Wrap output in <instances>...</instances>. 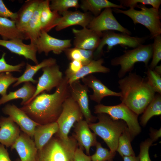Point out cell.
<instances>
[{
    "label": "cell",
    "instance_id": "19",
    "mask_svg": "<svg viewBox=\"0 0 161 161\" xmlns=\"http://www.w3.org/2000/svg\"><path fill=\"white\" fill-rule=\"evenodd\" d=\"M11 147L16 151L20 161H38V149L34 141L24 132L21 133Z\"/></svg>",
    "mask_w": 161,
    "mask_h": 161
},
{
    "label": "cell",
    "instance_id": "10",
    "mask_svg": "<svg viewBox=\"0 0 161 161\" xmlns=\"http://www.w3.org/2000/svg\"><path fill=\"white\" fill-rule=\"evenodd\" d=\"M87 27L97 33L102 34L107 31H117L131 35V32L123 27L114 16L112 8H106L98 16L94 17Z\"/></svg>",
    "mask_w": 161,
    "mask_h": 161
},
{
    "label": "cell",
    "instance_id": "37",
    "mask_svg": "<svg viewBox=\"0 0 161 161\" xmlns=\"http://www.w3.org/2000/svg\"><path fill=\"white\" fill-rule=\"evenodd\" d=\"M120 5L126 7L134 8L137 7V4L143 5H150L152 7L159 10L161 4L160 0H120Z\"/></svg>",
    "mask_w": 161,
    "mask_h": 161
},
{
    "label": "cell",
    "instance_id": "48",
    "mask_svg": "<svg viewBox=\"0 0 161 161\" xmlns=\"http://www.w3.org/2000/svg\"><path fill=\"white\" fill-rule=\"evenodd\" d=\"M123 161H139L138 157L135 156L124 157Z\"/></svg>",
    "mask_w": 161,
    "mask_h": 161
},
{
    "label": "cell",
    "instance_id": "24",
    "mask_svg": "<svg viewBox=\"0 0 161 161\" xmlns=\"http://www.w3.org/2000/svg\"><path fill=\"white\" fill-rule=\"evenodd\" d=\"M41 1L27 0L17 13V16L15 21L16 26L20 30L24 32Z\"/></svg>",
    "mask_w": 161,
    "mask_h": 161
},
{
    "label": "cell",
    "instance_id": "33",
    "mask_svg": "<svg viewBox=\"0 0 161 161\" xmlns=\"http://www.w3.org/2000/svg\"><path fill=\"white\" fill-rule=\"evenodd\" d=\"M50 1L49 4L50 9L57 11L60 14L67 11L70 7L77 8L80 6L78 0H52Z\"/></svg>",
    "mask_w": 161,
    "mask_h": 161
},
{
    "label": "cell",
    "instance_id": "1",
    "mask_svg": "<svg viewBox=\"0 0 161 161\" xmlns=\"http://www.w3.org/2000/svg\"><path fill=\"white\" fill-rule=\"evenodd\" d=\"M69 96L68 79L65 76L54 93L43 92L20 108L40 125L56 122L61 112L63 103Z\"/></svg>",
    "mask_w": 161,
    "mask_h": 161
},
{
    "label": "cell",
    "instance_id": "3",
    "mask_svg": "<svg viewBox=\"0 0 161 161\" xmlns=\"http://www.w3.org/2000/svg\"><path fill=\"white\" fill-rule=\"evenodd\" d=\"M78 147L73 135L64 140L55 134L41 150H38V161H75V154Z\"/></svg>",
    "mask_w": 161,
    "mask_h": 161
},
{
    "label": "cell",
    "instance_id": "32",
    "mask_svg": "<svg viewBox=\"0 0 161 161\" xmlns=\"http://www.w3.org/2000/svg\"><path fill=\"white\" fill-rule=\"evenodd\" d=\"M133 140L129 130L127 127L119 138L116 151L122 157L135 155L131 144V142Z\"/></svg>",
    "mask_w": 161,
    "mask_h": 161
},
{
    "label": "cell",
    "instance_id": "27",
    "mask_svg": "<svg viewBox=\"0 0 161 161\" xmlns=\"http://www.w3.org/2000/svg\"><path fill=\"white\" fill-rule=\"evenodd\" d=\"M36 87L30 82H24L23 85L16 91L10 92L0 98V105L12 100L21 98V105H24L34 95Z\"/></svg>",
    "mask_w": 161,
    "mask_h": 161
},
{
    "label": "cell",
    "instance_id": "23",
    "mask_svg": "<svg viewBox=\"0 0 161 161\" xmlns=\"http://www.w3.org/2000/svg\"><path fill=\"white\" fill-rule=\"evenodd\" d=\"M50 0H43L40 17L41 32H47L55 27L58 20L61 17L58 12L50 9Z\"/></svg>",
    "mask_w": 161,
    "mask_h": 161
},
{
    "label": "cell",
    "instance_id": "21",
    "mask_svg": "<svg viewBox=\"0 0 161 161\" xmlns=\"http://www.w3.org/2000/svg\"><path fill=\"white\" fill-rule=\"evenodd\" d=\"M19 127L9 117H0V143L11 147L20 136Z\"/></svg>",
    "mask_w": 161,
    "mask_h": 161
},
{
    "label": "cell",
    "instance_id": "20",
    "mask_svg": "<svg viewBox=\"0 0 161 161\" xmlns=\"http://www.w3.org/2000/svg\"><path fill=\"white\" fill-rule=\"evenodd\" d=\"M83 84L92 89V94L89 95L90 99L98 104L106 96H114L120 97L121 94L109 89L101 81L92 74L89 75L81 79Z\"/></svg>",
    "mask_w": 161,
    "mask_h": 161
},
{
    "label": "cell",
    "instance_id": "28",
    "mask_svg": "<svg viewBox=\"0 0 161 161\" xmlns=\"http://www.w3.org/2000/svg\"><path fill=\"white\" fill-rule=\"evenodd\" d=\"M0 35L4 40L28 39L25 34L17 27L15 21L5 18L0 17Z\"/></svg>",
    "mask_w": 161,
    "mask_h": 161
},
{
    "label": "cell",
    "instance_id": "25",
    "mask_svg": "<svg viewBox=\"0 0 161 161\" xmlns=\"http://www.w3.org/2000/svg\"><path fill=\"white\" fill-rule=\"evenodd\" d=\"M104 62V59L102 58L94 59L88 64L83 66L78 72L68 79L69 84L93 73L109 72L110 69L102 65Z\"/></svg>",
    "mask_w": 161,
    "mask_h": 161
},
{
    "label": "cell",
    "instance_id": "12",
    "mask_svg": "<svg viewBox=\"0 0 161 161\" xmlns=\"http://www.w3.org/2000/svg\"><path fill=\"white\" fill-rule=\"evenodd\" d=\"M69 90L70 96L78 104L85 120L88 124L95 123L97 117L92 114L89 108L88 87L78 80L69 84Z\"/></svg>",
    "mask_w": 161,
    "mask_h": 161
},
{
    "label": "cell",
    "instance_id": "35",
    "mask_svg": "<svg viewBox=\"0 0 161 161\" xmlns=\"http://www.w3.org/2000/svg\"><path fill=\"white\" fill-rule=\"evenodd\" d=\"M147 82L154 92L161 94V75L156 73L154 70L147 67L146 72Z\"/></svg>",
    "mask_w": 161,
    "mask_h": 161
},
{
    "label": "cell",
    "instance_id": "14",
    "mask_svg": "<svg viewBox=\"0 0 161 161\" xmlns=\"http://www.w3.org/2000/svg\"><path fill=\"white\" fill-rule=\"evenodd\" d=\"M35 45L38 53L44 52L46 55L51 51L60 54L72 45L71 40L56 38L44 31L41 32Z\"/></svg>",
    "mask_w": 161,
    "mask_h": 161
},
{
    "label": "cell",
    "instance_id": "13",
    "mask_svg": "<svg viewBox=\"0 0 161 161\" xmlns=\"http://www.w3.org/2000/svg\"><path fill=\"white\" fill-rule=\"evenodd\" d=\"M3 113L9 116L23 132L33 137L35 127L40 124L31 119L23 110L13 104H8L2 108Z\"/></svg>",
    "mask_w": 161,
    "mask_h": 161
},
{
    "label": "cell",
    "instance_id": "9",
    "mask_svg": "<svg viewBox=\"0 0 161 161\" xmlns=\"http://www.w3.org/2000/svg\"><path fill=\"white\" fill-rule=\"evenodd\" d=\"M83 118L78 104L69 96L63 103L61 112L56 122L58 131L56 134L62 139H68L72 127L76 123L83 120Z\"/></svg>",
    "mask_w": 161,
    "mask_h": 161
},
{
    "label": "cell",
    "instance_id": "8",
    "mask_svg": "<svg viewBox=\"0 0 161 161\" xmlns=\"http://www.w3.org/2000/svg\"><path fill=\"white\" fill-rule=\"evenodd\" d=\"M147 37H137L130 36L121 33H116L112 31H107L103 32L99 44L94 53V60L99 59L103 53V48L107 45V51L109 52L117 45L122 47L134 48L143 44Z\"/></svg>",
    "mask_w": 161,
    "mask_h": 161
},
{
    "label": "cell",
    "instance_id": "46",
    "mask_svg": "<svg viewBox=\"0 0 161 161\" xmlns=\"http://www.w3.org/2000/svg\"><path fill=\"white\" fill-rule=\"evenodd\" d=\"M0 161H12L10 158L9 153L4 146L0 143ZM15 161H20V160Z\"/></svg>",
    "mask_w": 161,
    "mask_h": 161
},
{
    "label": "cell",
    "instance_id": "29",
    "mask_svg": "<svg viewBox=\"0 0 161 161\" xmlns=\"http://www.w3.org/2000/svg\"><path fill=\"white\" fill-rule=\"evenodd\" d=\"M43 2V0H41L24 31L28 39L30 40V43L35 44L41 32L40 17Z\"/></svg>",
    "mask_w": 161,
    "mask_h": 161
},
{
    "label": "cell",
    "instance_id": "30",
    "mask_svg": "<svg viewBox=\"0 0 161 161\" xmlns=\"http://www.w3.org/2000/svg\"><path fill=\"white\" fill-rule=\"evenodd\" d=\"M80 5V7L85 12L89 10L95 17L98 16L101 10L104 8H126L120 5L116 4L107 0H82Z\"/></svg>",
    "mask_w": 161,
    "mask_h": 161
},
{
    "label": "cell",
    "instance_id": "43",
    "mask_svg": "<svg viewBox=\"0 0 161 161\" xmlns=\"http://www.w3.org/2000/svg\"><path fill=\"white\" fill-rule=\"evenodd\" d=\"M64 52L69 60L72 61H79L82 62V58L79 48L75 47L69 48L66 49Z\"/></svg>",
    "mask_w": 161,
    "mask_h": 161
},
{
    "label": "cell",
    "instance_id": "2",
    "mask_svg": "<svg viewBox=\"0 0 161 161\" xmlns=\"http://www.w3.org/2000/svg\"><path fill=\"white\" fill-rule=\"evenodd\" d=\"M121 103L138 115L143 113L155 95L146 79L130 72L118 81Z\"/></svg>",
    "mask_w": 161,
    "mask_h": 161
},
{
    "label": "cell",
    "instance_id": "11",
    "mask_svg": "<svg viewBox=\"0 0 161 161\" xmlns=\"http://www.w3.org/2000/svg\"><path fill=\"white\" fill-rule=\"evenodd\" d=\"M42 75L39 78L35 92L33 96L24 105L30 102L36 96L44 91L50 92L57 87L63 79V74L56 64L43 68Z\"/></svg>",
    "mask_w": 161,
    "mask_h": 161
},
{
    "label": "cell",
    "instance_id": "40",
    "mask_svg": "<svg viewBox=\"0 0 161 161\" xmlns=\"http://www.w3.org/2000/svg\"><path fill=\"white\" fill-rule=\"evenodd\" d=\"M153 143L151 139L148 138L140 143L138 156L139 161H152L149 157V149Z\"/></svg>",
    "mask_w": 161,
    "mask_h": 161
},
{
    "label": "cell",
    "instance_id": "15",
    "mask_svg": "<svg viewBox=\"0 0 161 161\" xmlns=\"http://www.w3.org/2000/svg\"><path fill=\"white\" fill-rule=\"evenodd\" d=\"M72 30L74 35L73 44L75 47L86 50H95L99 44L102 34L87 27L80 30L73 28Z\"/></svg>",
    "mask_w": 161,
    "mask_h": 161
},
{
    "label": "cell",
    "instance_id": "16",
    "mask_svg": "<svg viewBox=\"0 0 161 161\" xmlns=\"http://www.w3.org/2000/svg\"><path fill=\"white\" fill-rule=\"evenodd\" d=\"M0 46L3 47L10 52L24 56L27 59H30L35 64H38L36 53L37 52L35 44L24 43L23 40L14 38L9 40L0 39Z\"/></svg>",
    "mask_w": 161,
    "mask_h": 161
},
{
    "label": "cell",
    "instance_id": "39",
    "mask_svg": "<svg viewBox=\"0 0 161 161\" xmlns=\"http://www.w3.org/2000/svg\"><path fill=\"white\" fill-rule=\"evenodd\" d=\"M5 55L6 53L4 52L0 58V73L7 72H21V69L25 65V63L23 61L16 65H10L5 61Z\"/></svg>",
    "mask_w": 161,
    "mask_h": 161
},
{
    "label": "cell",
    "instance_id": "7",
    "mask_svg": "<svg viewBox=\"0 0 161 161\" xmlns=\"http://www.w3.org/2000/svg\"><path fill=\"white\" fill-rule=\"evenodd\" d=\"M94 112L97 114L105 113L114 119L125 122L133 140L141 132V128L138 121V115L122 103L112 106L98 104L94 107Z\"/></svg>",
    "mask_w": 161,
    "mask_h": 161
},
{
    "label": "cell",
    "instance_id": "34",
    "mask_svg": "<svg viewBox=\"0 0 161 161\" xmlns=\"http://www.w3.org/2000/svg\"><path fill=\"white\" fill-rule=\"evenodd\" d=\"M96 150L95 153L90 156L92 161H106L113 159L116 153L103 147L101 143L97 141L95 146Z\"/></svg>",
    "mask_w": 161,
    "mask_h": 161
},
{
    "label": "cell",
    "instance_id": "5",
    "mask_svg": "<svg viewBox=\"0 0 161 161\" xmlns=\"http://www.w3.org/2000/svg\"><path fill=\"white\" fill-rule=\"evenodd\" d=\"M152 54V44H143L132 49L124 51L123 55L112 59L111 64L114 66H120L117 75L120 79L127 73L131 72L135 64L138 62L144 63L147 68Z\"/></svg>",
    "mask_w": 161,
    "mask_h": 161
},
{
    "label": "cell",
    "instance_id": "22",
    "mask_svg": "<svg viewBox=\"0 0 161 161\" xmlns=\"http://www.w3.org/2000/svg\"><path fill=\"white\" fill-rule=\"evenodd\" d=\"M58 131V126L56 122L37 126L35 129L33 137L38 150H41Z\"/></svg>",
    "mask_w": 161,
    "mask_h": 161
},
{
    "label": "cell",
    "instance_id": "6",
    "mask_svg": "<svg viewBox=\"0 0 161 161\" xmlns=\"http://www.w3.org/2000/svg\"><path fill=\"white\" fill-rule=\"evenodd\" d=\"M137 7L140 10L130 8L127 10L114 8L112 9L116 13H122L129 18L134 24H140L144 26L149 31L150 37L153 38L161 34L160 15L159 10L153 7L148 8L145 5L139 4Z\"/></svg>",
    "mask_w": 161,
    "mask_h": 161
},
{
    "label": "cell",
    "instance_id": "38",
    "mask_svg": "<svg viewBox=\"0 0 161 161\" xmlns=\"http://www.w3.org/2000/svg\"><path fill=\"white\" fill-rule=\"evenodd\" d=\"M18 78L13 76L10 72L0 73V94L2 96L7 94V88L12 83L17 81Z\"/></svg>",
    "mask_w": 161,
    "mask_h": 161
},
{
    "label": "cell",
    "instance_id": "17",
    "mask_svg": "<svg viewBox=\"0 0 161 161\" xmlns=\"http://www.w3.org/2000/svg\"><path fill=\"white\" fill-rule=\"evenodd\" d=\"M58 20L55 29L59 31L68 27L79 25L83 28L87 27L94 17L89 12L83 13L79 11L67 10L61 13Z\"/></svg>",
    "mask_w": 161,
    "mask_h": 161
},
{
    "label": "cell",
    "instance_id": "47",
    "mask_svg": "<svg viewBox=\"0 0 161 161\" xmlns=\"http://www.w3.org/2000/svg\"><path fill=\"white\" fill-rule=\"evenodd\" d=\"M150 132V138L153 142L157 141L161 137V128L158 130L151 128Z\"/></svg>",
    "mask_w": 161,
    "mask_h": 161
},
{
    "label": "cell",
    "instance_id": "36",
    "mask_svg": "<svg viewBox=\"0 0 161 161\" xmlns=\"http://www.w3.org/2000/svg\"><path fill=\"white\" fill-rule=\"evenodd\" d=\"M153 44L152 60L148 67L153 70L161 60V35L156 36L154 38Z\"/></svg>",
    "mask_w": 161,
    "mask_h": 161
},
{
    "label": "cell",
    "instance_id": "45",
    "mask_svg": "<svg viewBox=\"0 0 161 161\" xmlns=\"http://www.w3.org/2000/svg\"><path fill=\"white\" fill-rule=\"evenodd\" d=\"M81 148L78 147L75 154V161H92L90 156L86 154Z\"/></svg>",
    "mask_w": 161,
    "mask_h": 161
},
{
    "label": "cell",
    "instance_id": "26",
    "mask_svg": "<svg viewBox=\"0 0 161 161\" xmlns=\"http://www.w3.org/2000/svg\"><path fill=\"white\" fill-rule=\"evenodd\" d=\"M56 64V59L52 58L45 59L40 63L34 65L27 63L26 69L23 74L18 78L17 80L13 84V87H15L22 83L27 82H31L34 84L37 83L38 81L33 78L36 72L44 67Z\"/></svg>",
    "mask_w": 161,
    "mask_h": 161
},
{
    "label": "cell",
    "instance_id": "31",
    "mask_svg": "<svg viewBox=\"0 0 161 161\" xmlns=\"http://www.w3.org/2000/svg\"><path fill=\"white\" fill-rule=\"evenodd\" d=\"M140 118V124L145 126L149 120L154 116L161 114V94L155 95L154 98L145 109Z\"/></svg>",
    "mask_w": 161,
    "mask_h": 161
},
{
    "label": "cell",
    "instance_id": "49",
    "mask_svg": "<svg viewBox=\"0 0 161 161\" xmlns=\"http://www.w3.org/2000/svg\"><path fill=\"white\" fill-rule=\"evenodd\" d=\"M154 71L157 74L161 75V66H157L155 67L153 69Z\"/></svg>",
    "mask_w": 161,
    "mask_h": 161
},
{
    "label": "cell",
    "instance_id": "42",
    "mask_svg": "<svg viewBox=\"0 0 161 161\" xmlns=\"http://www.w3.org/2000/svg\"><path fill=\"white\" fill-rule=\"evenodd\" d=\"M17 16V13H13L5 5L3 1L0 0V17L10 18L15 21Z\"/></svg>",
    "mask_w": 161,
    "mask_h": 161
},
{
    "label": "cell",
    "instance_id": "4",
    "mask_svg": "<svg viewBox=\"0 0 161 161\" xmlns=\"http://www.w3.org/2000/svg\"><path fill=\"white\" fill-rule=\"evenodd\" d=\"M97 123L89 124L90 129L96 135L105 142L110 150L116 153L119 138L127 127L125 122L120 120H114L105 113L97 114Z\"/></svg>",
    "mask_w": 161,
    "mask_h": 161
},
{
    "label": "cell",
    "instance_id": "41",
    "mask_svg": "<svg viewBox=\"0 0 161 161\" xmlns=\"http://www.w3.org/2000/svg\"><path fill=\"white\" fill-rule=\"evenodd\" d=\"M83 66L81 62L78 60H73L69 63L68 68L65 72V76L69 79L78 72Z\"/></svg>",
    "mask_w": 161,
    "mask_h": 161
},
{
    "label": "cell",
    "instance_id": "18",
    "mask_svg": "<svg viewBox=\"0 0 161 161\" xmlns=\"http://www.w3.org/2000/svg\"><path fill=\"white\" fill-rule=\"evenodd\" d=\"M74 126L75 134L73 136L78 147L83 150L85 149L86 154L89 156L91 147L95 146L97 141V135L91 131L89 124L85 120L76 123Z\"/></svg>",
    "mask_w": 161,
    "mask_h": 161
},
{
    "label": "cell",
    "instance_id": "44",
    "mask_svg": "<svg viewBox=\"0 0 161 161\" xmlns=\"http://www.w3.org/2000/svg\"><path fill=\"white\" fill-rule=\"evenodd\" d=\"M79 49L82 58L81 63L83 66L88 64L94 60L95 51Z\"/></svg>",
    "mask_w": 161,
    "mask_h": 161
},
{
    "label": "cell",
    "instance_id": "50",
    "mask_svg": "<svg viewBox=\"0 0 161 161\" xmlns=\"http://www.w3.org/2000/svg\"><path fill=\"white\" fill-rule=\"evenodd\" d=\"M106 161H114L113 159H111Z\"/></svg>",
    "mask_w": 161,
    "mask_h": 161
}]
</instances>
